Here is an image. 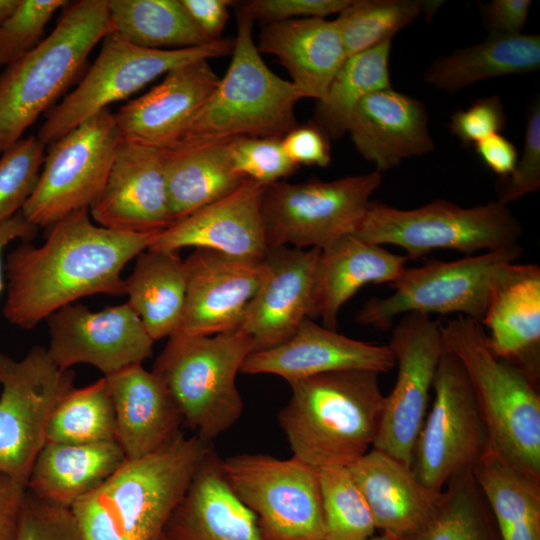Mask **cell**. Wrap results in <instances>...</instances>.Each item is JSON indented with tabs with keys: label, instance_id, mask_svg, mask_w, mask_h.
Masks as SVG:
<instances>
[{
	"label": "cell",
	"instance_id": "22",
	"mask_svg": "<svg viewBox=\"0 0 540 540\" xmlns=\"http://www.w3.org/2000/svg\"><path fill=\"white\" fill-rule=\"evenodd\" d=\"M219 81L208 60L168 71L158 85L126 103L115 114L121 140L158 149L174 145Z\"/></svg>",
	"mask_w": 540,
	"mask_h": 540
},
{
	"label": "cell",
	"instance_id": "15",
	"mask_svg": "<svg viewBox=\"0 0 540 540\" xmlns=\"http://www.w3.org/2000/svg\"><path fill=\"white\" fill-rule=\"evenodd\" d=\"M74 372L61 370L46 348L34 346L21 360L0 353V470L22 482L47 442L56 406L73 388Z\"/></svg>",
	"mask_w": 540,
	"mask_h": 540
},
{
	"label": "cell",
	"instance_id": "43",
	"mask_svg": "<svg viewBox=\"0 0 540 540\" xmlns=\"http://www.w3.org/2000/svg\"><path fill=\"white\" fill-rule=\"evenodd\" d=\"M65 0H19L0 22V66H8L40 43L52 15Z\"/></svg>",
	"mask_w": 540,
	"mask_h": 540
},
{
	"label": "cell",
	"instance_id": "21",
	"mask_svg": "<svg viewBox=\"0 0 540 540\" xmlns=\"http://www.w3.org/2000/svg\"><path fill=\"white\" fill-rule=\"evenodd\" d=\"M319 254L316 248H269L264 279L238 327L250 337L253 352L286 342L310 318Z\"/></svg>",
	"mask_w": 540,
	"mask_h": 540
},
{
	"label": "cell",
	"instance_id": "5",
	"mask_svg": "<svg viewBox=\"0 0 540 540\" xmlns=\"http://www.w3.org/2000/svg\"><path fill=\"white\" fill-rule=\"evenodd\" d=\"M111 32L107 0L68 2L53 31L0 74V153L16 142Z\"/></svg>",
	"mask_w": 540,
	"mask_h": 540
},
{
	"label": "cell",
	"instance_id": "36",
	"mask_svg": "<svg viewBox=\"0 0 540 540\" xmlns=\"http://www.w3.org/2000/svg\"><path fill=\"white\" fill-rule=\"evenodd\" d=\"M111 32L141 48L178 50L211 42L181 0H107Z\"/></svg>",
	"mask_w": 540,
	"mask_h": 540
},
{
	"label": "cell",
	"instance_id": "31",
	"mask_svg": "<svg viewBox=\"0 0 540 540\" xmlns=\"http://www.w3.org/2000/svg\"><path fill=\"white\" fill-rule=\"evenodd\" d=\"M126 459L116 441L46 442L34 461L27 489L39 500L71 508L102 485Z\"/></svg>",
	"mask_w": 540,
	"mask_h": 540
},
{
	"label": "cell",
	"instance_id": "19",
	"mask_svg": "<svg viewBox=\"0 0 540 540\" xmlns=\"http://www.w3.org/2000/svg\"><path fill=\"white\" fill-rule=\"evenodd\" d=\"M89 213L100 226L122 232H158L171 225L162 149L121 140Z\"/></svg>",
	"mask_w": 540,
	"mask_h": 540
},
{
	"label": "cell",
	"instance_id": "3",
	"mask_svg": "<svg viewBox=\"0 0 540 540\" xmlns=\"http://www.w3.org/2000/svg\"><path fill=\"white\" fill-rule=\"evenodd\" d=\"M277 420L292 456L316 467H349L373 446L385 396L379 373L333 371L288 382Z\"/></svg>",
	"mask_w": 540,
	"mask_h": 540
},
{
	"label": "cell",
	"instance_id": "26",
	"mask_svg": "<svg viewBox=\"0 0 540 540\" xmlns=\"http://www.w3.org/2000/svg\"><path fill=\"white\" fill-rule=\"evenodd\" d=\"M212 450L170 516L162 540H266L255 514L234 494Z\"/></svg>",
	"mask_w": 540,
	"mask_h": 540
},
{
	"label": "cell",
	"instance_id": "10",
	"mask_svg": "<svg viewBox=\"0 0 540 540\" xmlns=\"http://www.w3.org/2000/svg\"><path fill=\"white\" fill-rule=\"evenodd\" d=\"M233 47L234 39L220 38L193 48L153 50L133 45L110 32L102 39L100 53L79 85L48 112L37 137L45 146L51 145L158 76L187 63L225 56Z\"/></svg>",
	"mask_w": 540,
	"mask_h": 540
},
{
	"label": "cell",
	"instance_id": "14",
	"mask_svg": "<svg viewBox=\"0 0 540 540\" xmlns=\"http://www.w3.org/2000/svg\"><path fill=\"white\" fill-rule=\"evenodd\" d=\"M121 141L115 114L104 109L49 145L43 169L21 212L49 227L89 208L101 192Z\"/></svg>",
	"mask_w": 540,
	"mask_h": 540
},
{
	"label": "cell",
	"instance_id": "37",
	"mask_svg": "<svg viewBox=\"0 0 540 540\" xmlns=\"http://www.w3.org/2000/svg\"><path fill=\"white\" fill-rule=\"evenodd\" d=\"M391 41L345 59L332 79L325 96L317 101L316 124L335 140L347 133L351 115L367 95L390 88L389 55Z\"/></svg>",
	"mask_w": 540,
	"mask_h": 540
},
{
	"label": "cell",
	"instance_id": "33",
	"mask_svg": "<svg viewBox=\"0 0 540 540\" xmlns=\"http://www.w3.org/2000/svg\"><path fill=\"white\" fill-rule=\"evenodd\" d=\"M124 287L127 303L153 341L170 337L178 330L185 305L187 267L177 252L143 251L124 280Z\"/></svg>",
	"mask_w": 540,
	"mask_h": 540
},
{
	"label": "cell",
	"instance_id": "20",
	"mask_svg": "<svg viewBox=\"0 0 540 540\" xmlns=\"http://www.w3.org/2000/svg\"><path fill=\"white\" fill-rule=\"evenodd\" d=\"M266 187L245 179L228 194L157 232L148 249L177 252L194 247L264 260L269 250L262 216Z\"/></svg>",
	"mask_w": 540,
	"mask_h": 540
},
{
	"label": "cell",
	"instance_id": "30",
	"mask_svg": "<svg viewBox=\"0 0 540 540\" xmlns=\"http://www.w3.org/2000/svg\"><path fill=\"white\" fill-rule=\"evenodd\" d=\"M257 48L279 59L303 98L317 101L347 58L336 21L325 18L266 23Z\"/></svg>",
	"mask_w": 540,
	"mask_h": 540
},
{
	"label": "cell",
	"instance_id": "18",
	"mask_svg": "<svg viewBox=\"0 0 540 540\" xmlns=\"http://www.w3.org/2000/svg\"><path fill=\"white\" fill-rule=\"evenodd\" d=\"M185 263L186 298L175 333L212 336L238 329L247 305L264 279V260L196 248Z\"/></svg>",
	"mask_w": 540,
	"mask_h": 540
},
{
	"label": "cell",
	"instance_id": "55",
	"mask_svg": "<svg viewBox=\"0 0 540 540\" xmlns=\"http://www.w3.org/2000/svg\"><path fill=\"white\" fill-rule=\"evenodd\" d=\"M19 0H0V22L16 7Z\"/></svg>",
	"mask_w": 540,
	"mask_h": 540
},
{
	"label": "cell",
	"instance_id": "44",
	"mask_svg": "<svg viewBox=\"0 0 540 540\" xmlns=\"http://www.w3.org/2000/svg\"><path fill=\"white\" fill-rule=\"evenodd\" d=\"M230 157L239 176L265 186L292 175L299 167L287 156L281 139L274 137L233 139Z\"/></svg>",
	"mask_w": 540,
	"mask_h": 540
},
{
	"label": "cell",
	"instance_id": "4",
	"mask_svg": "<svg viewBox=\"0 0 540 540\" xmlns=\"http://www.w3.org/2000/svg\"><path fill=\"white\" fill-rule=\"evenodd\" d=\"M444 347L463 366L489 435V451L540 478V396L536 382L497 357L481 323H440Z\"/></svg>",
	"mask_w": 540,
	"mask_h": 540
},
{
	"label": "cell",
	"instance_id": "7",
	"mask_svg": "<svg viewBox=\"0 0 540 540\" xmlns=\"http://www.w3.org/2000/svg\"><path fill=\"white\" fill-rule=\"evenodd\" d=\"M253 351L250 337L238 329L212 336L174 333L152 372L168 390L184 424L211 443L241 417L244 403L236 377Z\"/></svg>",
	"mask_w": 540,
	"mask_h": 540
},
{
	"label": "cell",
	"instance_id": "24",
	"mask_svg": "<svg viewBox=\"0 0 540 540\" xmlns=\"http://www.w3.org/2000/svg\"><path fill=\"white\" fill-rule=\"evenodd\" d=\"M347 133L357 151L379 173L407 158L428 154L435 147L424 104L391 87L373 92L358 103Z\"/></svg>",
	"mask_w": 540,
	"mask_h": 540
},
{
	"label": "cell",
	"instance_id": "34",
	"mask_svg": "<svg viewBox=\"0 0 540 540\" xmlns=\"http://www.w3.org/2000/svg\"><path fill=\"white\" fill-rule=\"evenodd\" d=\"M539 68V35L489 34L476 45L436 59L426 70L424 79L431 86L453 93L485 79Z\"/></svg>",
	"mask_w": 540,
	"mask_h": 540
},
{
	"label": "cell",
	"instance_id": "46",
	"mask_svg": "<svg viewBox=\"0 0 540 540\" xmlns=\"http://www.w3.org/2000/svg\"><path fill=\"white\" fill-rule=\"evenodd\" d=\"M17 540H81V538L70 508L44 502L28 492Z\"/></svg>",
	"mask_w": 540,
	"mask_h": 540
},
{
	"label": "cell",
	"instance_id": "28",
	"mask_svg": "<svg viewBox=\"0 0 540 540\" xmlns=\"http://www.w3.org/2000/svg\"><path fill=\"white\" fill-rule=\"evenodd\" d=\"M482 326L497 357L520 368L535 382L539 375L540 268L515 263L494 292Z\"/></svg>",
	"mask_w": 540,
	"mask_h": 540
},
{
	"label": "cell",
	"instance_id": "48",
	"mask_svg": "<svg viewBox=\"0 0 540 540\" xmlns=\"http://www.w3.org/2000/svg\"><path fill=\"white\" fill-rule=\"evenodd\" d=\"M350 0H254L246 2L244 9L255 21L265 23L298 18H324L340 13Z\"/></svg>",
	"mask_w": 540,
	"mask_h": 540
},
{
	"label": "cell",
	"instance_id": "29",
	"mask_svg": "<svg viewBox=\"0 0 540 540\" xmlns=\"http://www.w3.org/2000/svg\"><path fill=\"white\" fill-rule=\"evenodd\" d=\"M405 255L347 235L323 250L317 261L310 318L336 330L341 307L363 286L395 282L405 271Z\"/></svg>",
	"mask_w": 540,
	"mask_h": 540
},
{
	"label": "cell",
	"instance_id": "52",
	"mask_svg": "<svg viewBox=\"0 0 540 540\" xmlns=\"http://www.w3.org/2000/svg\"><path fill=\"white\" fill-rule=\"evenodd\" d=\"M195 24L210 41L218 40L229 18V0H181Z\"/></svg>",
	"mask_w": 540,
	"mask_h": 540
},
{
	"label": "cell",
	"instance_id": "9",
	"mask_svg": "<svg viewBox=\"0 0 540 540\" xmlns=\"http://www.w3.org/2000/svg\"><path fill=\"white\" fill-rule=\"evenodd\" d=\"M522 255L518 243L458 260H435L406 268L389 284L394 292L367 300L357 314V321L387 329L398 315L458 313L481 323L497 287Z\"/></svg>",
	"mask_w": 540,
	"mask_h": 540
},
{
	"label": "cell",
	"instance_id": "56",
	"mask_svg": "<svg viewBox=\"0 0 540 540\" xmlns=\"http://www.w3.org/2000/svg\"><path fill=\"white\" fill-rule=\"evenodd\" d=\"M366 540H395L385 534H382L380 536H372L371 538L369 539H366Z\"/></svg>",
	"mask_w": 540,
	"mask_h": 540
},
{
	"label": "cell",
	"instance_id": "50",
	"mask_svg": "<svg viewBox=\"0 0 540 540\" xmlns=\"http://www.w3.org/2000/svg\"><path fill=\"white\" fill-rule=\"evenodd\" d=\"M27 484L0 470V540H17Z\"/></svg>",
	"mask_w": 540,
	"mask_h": 540
},
{
	"label": "cell",
	"instance_id": "16",
	"mask_svg": "<svg viewBox=\"0 0 540 540\" xmlns=\"http://www.w3.org/2000/svg\"><path fill=\"white\" fill-rule=\"evenodd\" d=\"M397 377L384 406L373 449L411 466L414 445L427 414L429 393L445 350L440 322L407 313L392 330L387 345Z\"/></svg>",
	"mask_w": 540,
	"mask_h": 540
},
{
	"label": "cell",
	"instance_id": "11",
	"mask_svg": "<svg viewBox=\"0 0 540 540\" xmlns=\"http://www.w3.org/2000/svg\"><path fill=\"white\" fill-rule=\"evenodd\" d=\"M220 467L266 540H324L318 468L262 453L232 455Z\"/></svg>",
	"mask_w": 540,
	"mask_h": 540
},
{
	"label": "cell",
	"instance_id": "8",
	"mask_svg": "<svg viewBox=\"0 0 540 540\" xmlns=\"http://www.w3.org/2000/svg\"><path fill=\"white\" fill-rule=\"evenodd\" d=\"M520 221L499 201L464 208L444 199L415 209H398L370 201L366 214L353 234L376 245H395L408 259H417L435 249H453L471 255L518 244Z\"/></svg>",
	"mask_w": 540,
	"mask_h": 540
},
{
	"label": "cell",
	"instance_id": "54",
	"mask_svg": "<svg viewBox=\"0 0 540 540\" xmlns=\"http://www.w3.org/2000/svg\"><path fill=\"white\" fill-rule=\"evenodd\" d=\"M37 233L38 227L31 224L21 211L0 224V296L4 288L2 257L5 248L14 240L31 242Z\"/></svg>",
	"mask_w": 540,
	"mask_h": 540
},
{
	"label": "cell",
	"instance_id": "6",
	"mask_svg": "<svg viewBox=\"0 0 540 540\" xmlns=\"http://www.w3.org/2000/svg\"><path fill=\"white\" fill-rule=\"evenodd\" d=\"M253 22L241 7L228 70L178 142L282 139L298 126L295 107L303 97L263 61L252 38Z\"/></svg>",
	"mask_w": 540,
	"mask_h": 540
},
{
	"label": "cell",
	"instance_id": "25",
	"mask_svg": "<svg viewBox=\"0 0 540 540\" xmlns=\"http://www.w3.org/2000/svg\"><path fill=\"white\" fill-rule=\"evenodd\" d=\"M104 377L114 406L115 441L127 459L149 455L181 434L182 414L152 371L137 364Z\"/></svg>",
	"mask_w": 540,
	"mask_h": 540
},
{
	"label": "cell",
	"instance_id": "45",
	"mask_svg": "<svg viewBox=\"0 0 540 540\" xmlns=\"http://www.w3.org/2000/svg\"><path fill=\"white\" fill-rule=\"evenodd\" d=\"M540 187V106L529 109L522 155L513 173L498 186V200L507 205Z\"/></svg>",
	"mask_w": 540,
	"mask_h": 540
},
{
	"label": "cell",
	"instance_id": "40",
	"mask_svg": "<svg viewBox=\"0 0 540 540\" xmlns=\"http://www.w3.org/2000/svg\"><path fill=\"white\" fill-rule=\"evenodd\" d=\"M115 438V412L105 377L65 395L47 429V442L53 443H100Z\"/></svg>",
	"mask_w": 540,
	"mask_h": 540
},
{
	"label": "cell",
	"instance_id": "27",
	"mask_svg": "<svg viewBox=\"0 0 540 540\" xmlns=\"http://www.w3.org/2000/svg\"><path fill=\"white\" fill-rule=\"evenodd\" d=\"M348 469L382 534L400 540L433 516L441 492L426 488L411 466L372 448Z\"/></svg>",
	"mask_w": 540,
	"mask_h": 540
},
{
	"label": "cell",
	"instance_id": "51",
	"mask_svg": "<svg viewBox=\"0 0 540 540\" xmlns=\"http://www.w3.org/2000/svg\"><path fill=\"white\" fill-rule=\"evenodd\" d=\"M531 3L530 0H493L481 5L489 34H520L527 22Z\"/></svg>",
	"mask_w": 540,
	"mask_h": 540
},
{
	"label": "cell",
	"instance_id": "49",
	"mask_svg": "<svg viewBox=\"0 0 540 540\" xmlns=\"http://www.w3.org/2000/svg\"><path fill=\"white\" fill-rule=\"evenodd\" d=\"M281 142L287 156L297 166L326 167L331 161L328 136L317 124L296 126Z\"/></svg>",
	"mask_w": 540,
	"mask_h": 540
},
{
	"label": "cell",
	"instance_id": "23",
	"mask_svg": "<svg viewBox=\"0 0 540 540\" xmlns=\"http://www.w3.org/2000/svg\"><path fill=\"white\" fill-rule=\"evenodd\" d=\"M394 367L395 359L387 345L349 338L307 317L286 342L252 352L240 372L272 374L290 382L333 371L387 373Z\"/></svg>",
	"mask_w": 540,
	"mask_h": 540
},
{
	"label": "cell",
	"instance_id": "42",
	"mask_svg": "<svg viewBox=\"0 0 540 540\" xmlns=\"http://www.w3.org/2000/svg\"><path fill=\"white\" fill-rule=\"evenodd\" d=\"M45 145L35 135L20 139L0 157V224L20 212L37 184Z\"/></svg>",
	"mask_w": 540,
	"mask_h": 540
},
{
	"label": "cell",
	"instance_id": "53",
	"mask_svg": "<svg viewBox=\"0 0 540 540\" xmlns=\"http://www.w3.org/2000/svg\"><path fill=\"white\" fill-rule=\"evenodd\" d=\"M481 161L502 178L509 177L517 164L516 147L500 133L491 135L474 145Z\"/></svg>",
	"mask_w": 540,
	"mask_h": 540
},
{
	"label": "cell",
	"instance_id": "1",
	"mask_svg": "<svg viewBox=\"0 0 540 540\" xmlns=\"http://www.w3.org/2000/svg\"><path fill=\"white\" fill-rule=\"evenodd\" d=\"M48 228L43 244L21 242L6 257L3 314L25 330L83 297L125 294L122 270L148 249L157 233L95 225L89 208L72 212Z\"/></svg>",
	"mask_w": 540,
	"mask_h": 540
},
{
	"label": "cell",
	"instance_id": "17",
	"mask_svg": "<svg viewBox=\"0 0 540 540\" xmlns=\"http://www.w3.org/2000/svg\"><path fill=\"white\" fill-rule=\"evenodd\" d=\"M46 320L47 354L61 370L88 364L108 376L142 364L153 353V339L127 302L97 312L72 303Z\"/></svg>",
	"mask_w": 540,
	"mask_h": 540
},
{
	"label": "cell",
	"instance_id": "2",
	"mask_svg": "<svg viewBox=\"0 0 540 540\" xmlns=\"http://www.w3.org/2000/svg\"><path fill=\"white\" fill-rule=\"evenodd\" d=\"M210 442L182 433L161 449L126 461L70 509L81 540H162L166 524Z\"/></svg>",
	"mask_w": 540,
	"mask_h": 540
},
{
	"label": "cell",
	"instance_id": "39",
	"mask_svg": "<svg viewBox=\"0 0 540 540\" xmlns=\"http://www.w3.org/2000/svg\"><path fill=\"white\" fill-rule=\"evenodd\" d=\"M440 1L350 0L335 19L347 57L370 49L414 22L432 14Z\"/></svg>",
	"mask_w": 540,
	"mask_h": 540
},
{
	"label": "cell",
	"instance_id": "38",
	"mask_svg": "<svg viewBox=\"0 0 540 540\" xmlns=\"http://www.w3.org/2000/svg\"><path fill=\"white\" fill-rule=\"evenodd\" d=\"M400 540H501L490 507L472 470L453 477L421 529Z\"/></svg>",
	"mask_w": 540,
	"mask_h": 540
},
{
	"label": "cell",
	"instance_id": "41",
	"mask_svg": "<svg viewBox=\"0 0 540 540\" xmlns=\"http://www.w3.org/2000/svg\"><path fill=\"white\" fill-rule=\"evenodd\" d=\"M318 470L324 540H366L374 536L372 514L348 467Z\"/></svg>",
	"mask_w": 540,
	"mask_h": 540
},
{
	"label": "cell",
	"instance_id": "47",
	"mask_svg": "<svg viewBox=\"0 0 540 540\" xmlns=\"http://www.w3.org/2000/svg\"><path fill=\"white\" fill-rule=\"evenodd\" d=\"M506 113L502 100L489 96L475 100L466 109H458L449 122L450 131L466 147L498 134L505 126Z\"/></svg>",
	"mask_w": 540,
	"mask_h": 540
},
{
	"label": "cell",
	"instance_id": "32",
	"mask_svg": "<svg viewBox=\"0 0 540 540\" xmlns=\"http://www.w3.org/2000/svg\"><path fill=\"white\" fill-rule=\"evenodd\" d=\"M230 143L178 142L162 149L174 221L228 194L245 180L232 167Z\"/></svg>",
	"mask_w": 540,
	"mask_h": 540
},
{
	"label": "cell",
	"instance_id": "12",
	"mask_svg": "<svg viewBox=\"0 0 540 540\" xmlns=\"http://www.w3.org/2000/svg\"><path fill=\"white\" fill-rule=\"evenodd\" d=\"M381 180L374 171L331 181H278L267 186L262 216L268 247L323 250L353 235Z\"/></svg>",
	"mask_w": 540,
	"mask_h": 540
},
{
	"label": "cell",
	"instance_id": "13",
	"mask_svg": "<svg viewBox=\"0 0 540 540\" xmlns=\"http://www.w3.org/2000/svg\"><path fill=\"white\" fill-rule=\"evenodd\" d=\"M432 389L434 400L416 439L411 469L426 488L440 493L453 477L473 470L490 442L465 370L446 349Z\"/></svg>",
	"mask_w": 540,
	"mask_h": 540
},
{
	"label": "cell",
	"instance_id": "35",
	"mask_svg": "<svg viewBox=\"0 0 540 540\" xmlns=\"http://www.w3.org/2000/svg\"><path fill=\"white\" fill-rule=\"evenodd\" d=\"M473 475L501 540H540V478L488 451Z\"/></svg>",
	"mask_w": 540,
	"mask_h": 540
}]
</instances>
